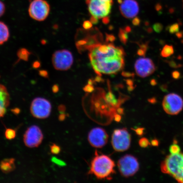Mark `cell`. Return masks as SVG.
<instances>
[{"label":"cell","instance_id":"cell-23","mask_svg":"<svg viewBox=\"0 0 183 183\" xmlns=\"http://www.w3.org/2000/svg\"><path fill=\"white\" fill-rule=\"evenodd\" d=\"M139 144L140 147L141 148H146L149 145H150V143L148 139L145 137H143L140 139L139 141Z\"/></svg>","mask_w":183,"mask_h":183},{"label":"cell","instance_id":"cell-43","mask_svg":"<svg viewBox=\"0 0 183 183\" xmlns=\"http://www.w3.org/2000/svg\"><path fill=\"white\" fill-rule=\"evenodd\" d=\"M176 35L177 36L178 38H181L182 37V34L180 33V32H177V33H176Z\"/></svg>","mask_w":183,"mask_h":183},{"label":"cell","instance_id":"cell-13","mask_svg":"<svg viewBox=\"0 0 183 183\" xmlns=\"http://www.w3.org/2000/svg\"><path fill=\"white\" fill-rule=\"evenodd\" d=\"M108 136L104 129L101 128H93L88 134L89 143L94 148H101L107 144Z\"/></svg>","mask_w":183,"mask_h":183},{"label":"cell","instance_id":"cell-26","mask_svg":"<svg viewBox=\"0 0 183 183\" xmlns=\"http://www.w3.org/2000/svg\"><path fill=\"white\" fill-rule=\"evenodd\" d=\"M179 30V25L177 23L172 24L170 27L169 32L171 34H175L177 33Z\"/></svg>","mask_w":183,"mask_h":183},{"label":"cell","instance_id":"cell-3","mask_svg":"<svg viewBox=\"0 0 183 183\" xmlns=\"http://www.w3.org/2000/svg\"><path fill=\"white\" fill-rule=\"evenodd\" d=\"M115 166L114 162L109 156L98 155L92 160L89 173L94 174L98 179L108 178L115 172Z\"/></svg>","mask_w":183,"mask_h":183},{"label":"cell","instance_id":"cell-39","mask_svg":"<svg viewBox=\"0 0 183 183\" xmlns=\"http://www.w3.org/2000/svg\"><path fill=\"white\" fill-rule=\"evenodd\" d=\"M133 23L134 25L137 26V25H139L140 23V20L138 18H135L133 21Z\"/></svg>","mask_w":183,"mask_h":183},{"label":"cell","instance_id":"cell-12","mask_svg":"<svg viewBox=\"0 0 183 183\" xmlns=\"http://www.w3.org/2000/svg\"><path fill=\"white\" fill-rule=\"evenodd\" d=\"M134 68L136 74L141 78L152 75L156 70L154 62L148 58H140L136 61Z\"/></svg>","mask_w":183,"mask_h":183},{"label":"cell","instance_id":"cell-36","mask_svg":"<svg viewBox=\"0 0 183 183\" xmlns=\"http://www.w3.org/2000/svg\"><path fill=\"white\" fill-rule=\"evenodd\" d=\"M59 110L61 112H65L66 108L65 106L64 105H61L59 107Z\"/></svg>","mask_w":183,"mask_h":183},{"label":"cell","instance_id":"cell-10","mask_svg":"<svg viewBox=\"0 0 183 183\" xmlns=\"http://www.w3.org/2000/svg\"><path fill=\"white\" fill-rule=\"evenodd\" d=\"M30 109L31 114L35 118L45 119L50 114L51 105L50 102L46 99L36 98L31 103Z\"/></svg>","mask_w":183,"mask_h":183},{"label":"cell","instance_id":"cell-17","mask_svg":"<svg viewBox=\"0 0 183 183\" xmlns=\"http://www.w3.org/2000/svg\"><path fill=\"white\" fill-rule=\"evenodd\" d=\"M10 36L9 29L7 25L0 21V45L8 41Z\"/></svg>","mask_w":183,"mask_h":183},{"label":"cell","instance_id":"cell-41","mask_svg":"<svg viewBox=\"0 0 183 183\" xmlns=\"http://www.w3.org/2000/svg\"><path fill=\"white\" fill-rule=\"evenodd\" d=\"M45 71H40V75H41V76H43V77H46V76H47V74H48V73H45Z\"/></svg>","mask_w":183,"mask_h":183},{"label":"cell","instance_id":"cell-15","mask_svg":"<svg viewBox=\"0 0 183 183\" xmlns=\"http://www.w3.org/2000/svg\"><path fill=\"white\" fill-rule=\"evenodd\" d=\"M10 97L7 88L0 84V118L3 117L9 104Z\"/></svg>","mask_w":183,"mask_h":183},{"label":"cell","instance_id":"cell-7","mask_svg":"<svg viewBox=\"0 0 183 183\" xmlns=\"http://www.w3.org/2000/svg\"><path fill=\"white\" fill-rule=\"evenodd\" d=\"M50 6L45 0H33L29 8V13L32 19L38 21H45L49 16Z\"/></svg>","mask_w":183,"mask_h":183},{"label":"cell","instance_id":"cell-20","mask_svg":"<svg viewBox=\"0 0 183 183\" xmlns=\"http://www.w3.org/2000/svg\"><path fill=\"white\" fill-rule=\"evenodd\" d=\"M30 54V53L25 49H20L17 53V56L20 59L25 61H27L28 60Z\"/></svg>","mask_w":183,"mask_h":183},{"label":"cell","instance_id":"cell-29","mask_svg":"<svg viewBox=\"0 0 183 183\" xmlns=\"http://www.w3.org/2000/svg\"><path fill=\"white\" fill-rule=\"evenodd\" d=\"M131 129L134 130L136 132V134L139 136H141L144 134V128H132Z\"/></svg>","mask_w":183,"mask_h":183},{"label":"cell","instance_id":"cell-6","mask_svg":"<svg viewBox=\"0 0 183 183\" xmlns=\"http://www.w3.org/2000/svg\"><path fill=\"white\" fill-rule=\"evenodd\" d=\"M131 142V136L126 128L115 129L112 136V144L115 151L123 152L128 149Z\"/></svg>","mask_w":183,"mask_h":183},{"label":"cell","instance_id":"cell-1","mask_svg":"<svg viewBox=\"0 0 183 183\" xmlns=\"http://www.w3.org/2000/svg\"><path fill=\"white\" fill-rule=\"evenodd\" d=\"M124 51L111 44H99L92 48L89 54L93 69L99 75L116 74L124 64Z\"/></svg>","mask_w":183,"mask_h":183},{"label":"cell","instance_id":"cell-25","mask_svg":"<svg viewBox=\"0 0 183 183\" xmlns=\"http://www.w3.org/2000/svg\"><path fill=\"white\" fill-rule=\"evenodd\" d=\"M51 161L53 162L54 163V164L58 165V166L64 167V166H65L66 165V164L65 162L57 158L56 157H53L51 158Z\"/></svg>","mask_w":183,"mask_h":183},{"label":"cell","instance_id":"cell-44","mask_svg":"<svg viewBox=\"0 0 183 183\" xmlns=\"http://www.w3.org/2000/svg\"><path fill=\"white\" fill-rule=\"evenodd\" d=\"M151 84L152 85H156V81L155 80H152L151 81Z\"/></svg>","mask_w":183,"mask_h":183},{"label":"cell","instance_id":"cell-4","mask_svg":"<svg viewBox=\"0 0 183 183\" xmlns=\"http://www.w3.org/2000/svg\"><path fill=\"white\" fill-rule=\"evenodd\" d=\"M86 3L92 17L103 19L111 13L113 0H86Z\"/></svg>","mask_w":183,"mask_h":183},{"label":"cell","instance_id":"cell-11","mask_svg":"<svg viewBox=\"0 0 183 183\" xmlns=\"http://www.w3.org/2000/svg\"><path fill=\"white\" fill-rule=\"evenodd\" d=\"M43 135L38 126H32L28 128L24 135V142L29 148H35L42 142Z\"/></svg>","mask_w":183,"mask_h":183},{"label":"cell","instance_id":"cell-9","mask_svg":"<svg viewBox=\"0 0 183 183\" xmlns=\"http://www.w3.org/2000/svg\"><path fill=\"white\" fill-rule=\"evenodd\" d=\"M162 107L164 110L168 114L176 115L182 110V98L176 94H169L164 98Z\"/></svg>","mask_w":183,"mask_h":183},{"label":"cell","instance_id":"cell-19","mask_svg":"<svg viewBox=\"0 0 183 183\" xmlns=\"http://www.w3.org/2000/svg\"><path fill=\"white\" fill-rule=\"evenodd\" d=\"M174 53V49L172 45H166L163 48L161 52L162 57L167 58L170 57Z\"/></svg>","mask_w":183,"mask_h":183},{"label":"cell","instance_id":"cell-5","mask_svg":"<svg viewBox=\"0 0 183 183\" xmlns=\"http://www.w3.org/2000/svg\"><path fill=\"white\" fill-rule=\"evenodd\" d=\"M51 60L53 65L56 70L66 71L71 68L74 59L71 51L62 49L55 51L53 54Z\"/></svg>","mask_w":183,"mask_h":183},{"label":"cell","instance_id":"cell-30","mask_svg":"<svg viewBox=\"0 0 183 183\" xmlns=\"http://www.w3.org/2000/svg\"><path fill=\"white\" fill-rule=\"evenodd\" d=\"M5 10H6V7H5V4L3 2L0 1V17L4 15Z\"/></svg>","mask_w":183,"mask_h":183},{"label":"cell","instance_id":"cell-32","mask_svg":"<svg viewBox=\"0 0 183 183\" xmlns=\"http://www.w3.org/2000/svg\"><path fill=\"white\" fill-rule=\"evenodd\" d=\"M92 24L91 22V21H86L84 22L83 23V27L85 29H90L92 27Z\"/></svg>","mask_w":183,"mask_h":183},{"label":"cell","instance_id":"cell-14","mask_svg":"<svg viewBox=\"0 0 183 183\" xmlns=\"http://www.w3.org/2000/svg\"><path fill=\"white\" fill-rule=\"evenodd\" d=\"M120 11L122 15L127 18H134L139 12V6L135 0H121Z\"/></svg>","mask_w":183,"mask_h":183},{"label":"cell","instance_id":"cell-42","mask_svg":"<svg viewBox=\"0 0 183 183\" xmlns=\"http://www.w3.org/2000/svg\"><path fill=\"white\" fill-rule=\"evenodd\" d=\"M20 109L19 108H16L13 110V112L15 114H18L20 112Z\"/></svg>","mask_w":183,"mask_h":183},{"label":"cell","instance_id":"cell-16","mask_svg":"<svg viewBox=\"0 0 183 183\" xmlns=\"http://www.w3.org/2000/svg\"><path fill=\"white\" fill-rule=\"evenodd\" d=\"M15 159L13 158L3 159L0 163V169L5 173H9L15 168Z\"/></svg>","mask_w":183,"mask_h":183},{"label":"cell","instance_id":"cell-33","mask_svg":"<svg viewBox=\"0 0 183 183\" xmlns=\"http://www.w3.org/2000/svg\"><path fill=\"white\" fill-rule=\"evenodd\" d=\"M172 76L173 78L177 79L180 78V74L179 72H178L177 71H175L172 73Z\"/></svg>","mask_w":183,"mask_h":183},{"label":"cell","instance_id":"cell-35","mask_svg":"<svg viewBox=\"0 0 183 183\" xmlns=\"http://www.w3.org/2000/svg\"><path fill=\"white\" fill-rule=\"evenodd\" d=\"M158 144H159V142H158V140L156 139L152 140L150 142V144L154 146H158Z\"/></svg>","mask_w":183,"mask_h":183},{"label":"cell","instance_id":"cell-34","mask_svg":"<svg viewBox=\"0 0 183 183\" xmlns=\"http://www.w3.org/2000/svg\"><path fill=\"white\" fill-rule=\"evenodd\" d=\"M114 120L117 122H120V121L121 120V116L120 114H116L114 116Z\"/></svg>","mask_w":183,"mask_h":183},{"label":"cell","instance_id":"cell-8","mask_svg":"<svg viewBox=\"0 0 183 183\" xmlns=\"http://www.w3.org/2000/svg\"><path fill=\"white\" fill-rule=\"evenodd\" d=\"M118 166L122 176L126 178L132 176L139 170V162L137 158L131 155L127 154L118 160Z\"/></svg>","mask_w":183,"mask_h":183},{"label":"cell","instance_id":"cell-27","mask_svg":"<svg viewBox=\"0 0 183 183\" xmlns=\"http://www.w3.org/2000/svg\"><path fill=\"white\" fill-rule=\"evenodd\" d=\"M126 31H124L123 30L120 31V33H119V36L120 37V39L122 40L123 43H126L127 39L128 38L127 35L126 34Z\"/></svg>","mask_w":183,"mask_h":183},{"label":"cell","instance_id":"cell-31","mask_svg":"<svg viewBox=\"0 0 183 183\" xmlns=\"http://www.w3.org/2000/svg\"><path fill=\"white\" fill-rule=\"evenodd\" d=\"M84 90L85 91L88 92H91L94 90V88L91 85L88 84L84 88Z\"/></svg>","mask_w":183,"mask_h":183},{"label":"cell","instance_id":"cell-18","mask_svg":"<svg viewBox=\"0 0 183 183\" xmlns=\"http://www.w3.org/2000/svg\"><path fill=\"white\" fill-rule=\"evenodd\" d=\"M105 99L106 101L109 104L114 106H118L119 103L118 100L115 98V95L113 94L112 92L109 91L105 96Z\"/></svg>","mask_w":183,"mask_h":183},{"label":"cell","instance_id":"cell-40","mask_svg":"<svg viewBox=\"0 0 183 183\" xmlns=\"http://www.w3.org/2000/svg\"><path fill=\"white\" fill-rule=\"evenodd\" d=\"M65 114L63 113L59 115V120H60V121H63L65 119Z\"/></svg>","mask_w":183,"mask_h":183},{"label":"cell","instance_id":"cell-28","mask_svg":"<svg viewBox=\"0 0 183 183\" xmlns=\"http://www.w3.org/2000/svg\"><path fill=\"white\" fill-rule=\"evenodd\" d=\"M163 26L161 23H157L154 24L153 29L154 30L158 33H160L163 29Z\"/></svg>","mask_w":183,"mask_h":183},{"label":"cell","instance_id":"cell-38","mask_svg":"<svg viewBox=\"0 0 183 183\" xmlns=\"http://www.w3.org/2000/svg\"><path fill=\"white\" fill-rule=\"evenodd\" d=\"M117 112L120 114H124V109L121 108H118L117 110Z\"/></svg>","mask_w":183,"mask_h":183},{"label":"cell","instance_id":"cell-37","mask_svg":"<svg viewBox=\"0 0 183 183\" xmlns=\"http://www.w3.org/2000/svg\"><path fill=\"white\" fill-rule=\"evenodd\" d=\"M52 91L54 93H57L58 92L59 87L57 85H54L52 87Z\"/></svg>","mask_w":183,"mask_h":183},{"label":"cell","instance_id":"cell-24","mask_svg":"<svg viewBox=\"0 0 183 183\" xmlns=\"http://www.w3.org/2000/svg\"><path fill=\"white\" fill-rule=\"evenodd\" d=\"M51 153L53 154H58L61 151V148L58 145L55 144H52L50 146Z\"/></svg>","mask_w":183,"mask_h":183},{"label":"cell","instance_id":"cell-2","mask_svg":"<svg viewBox=\"0 0 183 183\" xmlns=\"http://www.w3.org/2000/svg\"><path fill=\"white\" fill-rule=\"evenodd\" d=\"M162 172L168 174L179 183H183V153L170 154L161 164Z\"/></svg>","mask_w":183,"mask_h":183},{"label":"cell","instance_id":"cell-22","mask_svg":"<svg viewBox=\"0 0 183 183\" xmlns=\"http://www.w3.org/2000/svg\"><path fill=\"white\" fill-rule=\"evenodd\" d=\"M181 149L180 147L176 142H174L173 144L171 145L170 148V152L171 154H176L180 153Z\"/></svg>","mask_w":183,"mask_h":183},{"label":"cell","instance_id":"cell-21","mask_svg":"<svg viewBox=\"0 0 183 183\" xmlns=\"http://www.w3.org/2000/svg\"><path fill=\"white\" fill-rule=\"evenodd\" d=\"M16 136V132L14 129L8 128L5 131V136L8 140H13Z\"/></svg>","mask_w":183,"mask_h":183}]
</instances>
